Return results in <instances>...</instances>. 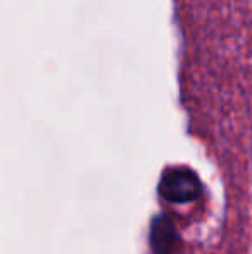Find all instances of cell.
<instances>
[{"instance_id":"6da1fadb","label":"cell","mask_w":252,"mask_h":254,"mask_svg":"<svg viewBox=\"0 0 252 254\" xmlns=\"http://www.w3.org/2000/svg\"><path fill=\"white\" fill-rule=\"evenodd\" d=\"M199 180L195 175L185 170H176L168 173L162 178L161 194L171 202H185L194 201L199 195Z\"/></svg>"},{"instance_id":"7a4b0ae2","label":"cell","mask_w":252,"mask_h":254,"mask_svg":"<svg viewBox=\"0 0 252 254\" xmlns=\"http://www.w3.org/2000/svg\"><path fill=\"white\" fill-rule=\"evenodd\" d=\"M176 235L168 220H157L152 230V248L157 254H169L175 248Z\"/></svg>"}]
</instances>
